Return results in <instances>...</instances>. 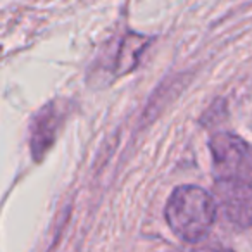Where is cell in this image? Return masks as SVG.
<instances>
[{
    "mask_svg": "<svg viewBox=\"0 0 252 252\" xmlns=\"http://www.w3.org/2000/svg\"><path fill=\"white\" fill-rule=\"evenodd\" d=\"M216 193L228 220L242 228L251 224V182L238 180H216Z\"/></svg>",
    "mask_w": 252,
    "mask_h": 252,
    "instance_id": "3",
    "label": "cell"
},
{
    "mask_svg": "<svg viewBox=\"0 0 252 252\" xmlns=\"http://www.w3.org/2000/svg\"><path fill=\"white\" fill-rule=\"evenodd\" d=\"M64 111L61 109L59 102H50L42 109L30 126V151L36 161L47 154L52 144L56 142L59 126L63 125Z\"/></svg>",
    "mask_w": 252,
    "mask_h": 252,
    "instance_id": "4",
    "label": "cell"
},
{
    "mask_svg": "<svg viewBox=\"0 0 252 252\" xmlns=\"http://www.w3.org/2000/svg\"><path fill=\"white\" fill-rule=\"evenodd\" d=\"M147 43L149 38L137 35V33H128L123 38V42L119 43L118 54H116V64H114V71L118 76L130 73L137 66L138 59H140V54L144 52Z\"/></svg>",
    "mask_w": 252,
    "mask_h": 252,
    "instance_id": "5",
    "label": "cell"
},
{
    "mask_svg": "<svg viewBox=\"0 0 252 252\" xmlns=\"http://www.w3.org/2000/svg\"><path fill=\"white\" fill-rule=\"evenodd\" d=\"M218 204L207 190L182 185L173 190L164 209L171 231L187 244L202 242L216 221Z\"/></svg>",
    "mask_w": 252,
    "mask_h": 252,
    "instance_id": "1",
    "label": "cell"
},
{
    "mask_svg": "<svg viewBox=\"0 0 252 252\" xmlns=\"http://www.w3.org/2000/svg\"><path fill=\"white\" fill-rule=\"evenodd\" d=\"M209 151L216 180L251 182V147L244 138L233 133H218L211 138Z\"/></svg>",
    "mask_w": 252,
    "mask_h": 252,
    "instance_id": "2",
    "label": "cell"
}]
</instances>
